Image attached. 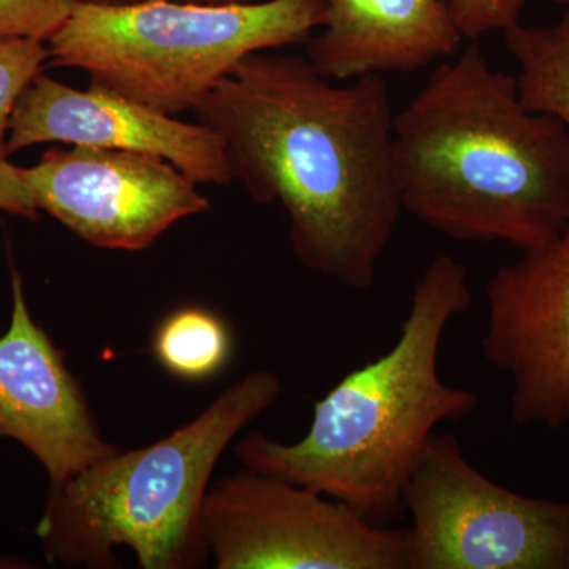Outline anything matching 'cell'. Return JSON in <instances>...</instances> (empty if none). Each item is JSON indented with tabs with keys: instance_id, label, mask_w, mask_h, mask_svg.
Segmentation results:
<instances>
[{
	"instance_id": "obj_1",
	"label": "cell",
	"mask_w": 569,
	"mask_h": 569,
	"mask_svg": "<svg viewBox=\"0 0 569 569\" xmlns=\"http://www.w3.org/2000/svg\"><path fill=\"white\" fill-rule=\"evenodd\" d=\"M193 112L222 141L234 181L258 203L282 206L307 269L372 287L403 212L381 74L340 86L307 56L254 52Z\"/></svg>"
},
{
	"instance_id": "obj_2",
	"label": "cell",
	"mask_w": 569,
	"mask_h": 569,
	"mask_svg": "<svg viewBox=\"0 0 569 569\" xmlns=\"http://www.w3.org/2000/svg\"><path fill=\"white\" fill-rule=\"evenodd\" d=\"M392 162L403 212L462 242L520 252L569 227V132L530 111L478 40L397 112Z\"/></svg>"
},
{
	"instance_id": "obj_3",
	"label": "cell",
	"mask_w": 569,
	"mask_h": 569,
	"mask_svg": "<svg viewBox=\"0 0 569 569\" xmlns=\"http://www.w3.org/2000/svg\"><path fill=\"white\" fill-rule=\"evenodd\" d=\"M466 266L438 254L415 283L410 312L387 353L351 370L313 406L295 443L250 433L233 447L242 467L346 501L370 519L389 518L436 427L471 417L481 397L438 372L452 318L470 309Z\"/></svg>"
},
{
	"instance_id": "obj_4",
	"label": "cell",
	"mask_w": 569,
	"mask_h": 569,
	"mask_svg": "<svg viewBox=\"0 0 569 569\" xmlns=\"http://www.w3.org/2000/svg\"><path fill=\"white\" fill-rule=\"evenodd\" d=\"M282 395L271 370H254L170 436L116 451L61 486H50L37 535L48 559L73 568H119L132 550L144 569L208 561L201 516L217 463L231 441Z\"/></svg>"
},
{
	"instance_id": "obj_5",
	"label": "cell",
	"mask_w": 569,
	"mask_h": 569,
	"mask_svg": "<svg viewBox=\"0 0 569 569\" xmlns=\"http://www.w3.org/2000/svg\"><path fill=\"white\" fill-rule=\"evenodd\" d=\"M326 0L74 3L47 41L52 66L164 114L194 111L254 52L307 43Z\"/></svg>"
},
{
	"instance_id": "obj_6",
	"label": "cell",
	"mask_w": 569,
	"mask_h": 569,
	"mask_svg": "<svg viewBox=\"0 0 569 569\" xmlns=\"http://www.w3.org/2000/svg\"><path fill=\"white\" fill-rule=\"evenodd\" d=\"M410 569H569V500L522 496L433 432L402 493Z\"/></svg>"
},
{
	"instance_id": "obj_7",
	"label": "cell",
	"mask_w": 569,
	"mask_h": 569,
	"mask_svg": "<svg viewBox=\"0 0 569 569\" xmlns=\"http://www.w3.org/2000/svg\"><path fill=\"white\" fill-rule=\"evenodd\" d=\"M201 530L217 569H410L408 527L246 467L211 486Z\"/></svg>"
},
{
	"instance_id": "obj_8",
	"label": "cell",
	"mask_w": 569,
	"mask_h": 569,
	"mask_svg": "<svg viewBox=\"0 0 569 569\" xmlns=\"http://www.w3.org/2000/svg\"><path fill=\"white\" fill-rule=\"evenodd\" d=\"M21 174L39 211L99 249H148L174 223L211 208L200 183L148 153L51 149Z\"/></svg>"
},
{
	"instance_id": "obj_9",
	"label": "cell",
	"mask_w": 569,
	"mask_h": 569,
	"mask_svg": "<svg viewBox=\"0 0 569 569\" xmlns=\"http://www.w3.org/2000/svg\"><path fill=\"white\" fill-rule=\"evenodd\" d=\"M481 350L511 378L516 425H569V227L501 266L486 284Z\"/></svg>"
},
{
	"instance_id": "obj_10",
	"label": "cell",
	"mask_w": 569,
	"mask_h": 569,
	"mask_svg": "<svg viewBox=\"0 0 569 569\" xmlns=\"http://www.w3.org/2000/svg\"><path fill=\"white\" fill-rule=\"evenodd\" d=\"M43 142L148 153L197 183L234 181L222 141L204 123L179 121L119 93L93 86L81 91L40 73L11 112L7 157Z\"/></svg>"
},
{
	"instance_id": "obj_11",
	"label": "cell",
	"mask_w": 569,
	"mask_h": 569,
	"mask_svg": "<svg viewBox=\"0 0 569 569\" xmlns=\"http://www.w3.org/2000/svg\"><path fill=\"white\" fill-rule=\"evenodd\" d=\"M11 290L10 326L0 336V438L29 449L50 486H61L119 448L103 437L62 351L33 321L14 268Z\"/></svg>"
},
{
	"instance_id": "obj_12",
	"label": "cell",
	"mask_w": 569,
	"mask_h": 569,
	"mask_svg": "<svg viewBox=\"0 0 569 569\" xmlns=\"http://www.w3.org/2000/svg\"><path fill=\"white\" fill-rule=\"evenodd\" d=\"M463 37L447 0H326L307 59L329 80L415 71L455 54Z\"/></svg>"
},
{
	"instance_id": "obj_13",
	"label": "cell",
	"mask_w": 569,
	"mask_h": 569,
	"mask_svg": "<svg viewBox=\"0 0 569 569\" xmlns=\"http://www.w3.org/2000/svg\"><path fill=\"white\" fill-rule=\"evenodd\" d=\"M519 66V96L526 108L559 119L569 132V9L550 26L516 24L503 32Z\"/></svg>"
},
{
	"instance_id": "obj_14",
	"label": "cell",
	"mask_w": 569,
	"mask_h": 569,
	"mask_svg": "<svg viewBox=\"0 0 569 569\" xmlns=\"http://www.w3.org/2000/svg\"><path fill=\"white\" fill-rule=\"evenodd\" d=\"M152 347L168 373L201 381L217 376L228 365L233 342L222 318L201 307H186L164 318Z\"/></svg>"
},
{
	"instance_id": "obj_15",
	"label": "cell",
	"mask_w": 569,
	"mask_h": 569,
	"mask_svg": "<svg viewBox=\"0 0 569 569\" xmlns=\"http://www.w3.org/2000/svg\"><path fill=\"white\" fill-rule=\"evenodd\" d=\"M50 61L44 40L31 37L0 40V159H7V138L14 104Z\"/></svg>"
},
{
	"instance_id": "obj_16",
	"label": "cell",
	"mask_w": 569,
	"mask_h": 569,
	"mask_svg": "<svg viewBox=\"0 0 569 569\" xmlns=\"http://www.w3.org/2000/svg\"><path fill=\"white\" fill-rule=\"evenodd\" d=\"M78 0H0V40L31 37L48 41Z\"/></svg>"
},
{
	"instance_id": "obj_17",
	"label": "cell",
	"mask_w": 569,
	"mask_h": 569,
	"mask_svg": "<svg viewBox=\"0 0 569 569\" xmlns=\"http://www.w3.org/2000/svg\"><path fill=\"white\" fill-rule=\"evenodd\" d=\"M527 0H447L452 21L467 40L519 24Z\"/></svg>"
},
{
	"instance_id": "obj_18",
	"label": "cell",
	"mask_w": 569,
	"mask_h": 569,
	"mask_svg": "<svg viewBox=\"0 0 569 569\" xmlns=\"http://www.w3.org/2000/svg\"><path fill=\"white\" fill-rule=\"evenodd\" d=\"M0 211L24 219H39V208L29 187L22 179L21 168L0 159Z\"/></svg>"
},
{
	"instance_id": "obj_19",
	"label": "cell",
	"mask_w": 569,
	"mask_h": 569,
	"mask_svg": "<svg viewBox=\"0 0 569 569\" xmlns=\"http://www.w3.org/2000/svg\"><path fill=\"white\" fill-rule=\"evenodd\" d=\"M81 2L100 3V6H130V3L151 2V0H81ZM174 2L234 3V2H250V0H174Z\"/></svg>"
},
{
	"instance_id": "obj_20",
	"label": "cell",
	"mask_w": 569,
	"mask_h": 569,
	"mask_svg": "<svg viewBox=\"0 0 569 569\" xmlns=\"http://www.w3.org/2000/svg\"><path fill=\"white\" fill-rule=\"evenodd\" d=\"M550 2L557 3V6H563L565 9H569V0H550Z\"/></svg>"
}]
</instances>
